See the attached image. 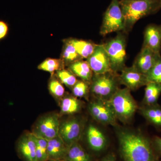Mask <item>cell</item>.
<instances>
[{"label": "cell", "mask_w": 161, "mask_h": 161, "mask_svg": "<svg viewBox=\"0 0 161 161\" xmlns=\"http://www.w3.org/2000/svg\"><path fill=\"white\" fill-rule=\"evenodd\" d=\"M142 47H148L156 53L161 51V25H148L144 32Z\"/></svg>", "instance_id": "obj_14"}, {"label": "cell", "mask_w": 161, "mask_h": 161, "mask_svg": "<svg viewBox=\"0 0 161 161\" xmlns=\"http://www.w3.org/2000/svg\"><path fill=\"white\" fill-rule=\"evenodd\" d=\"M94 75H100L112 72L109 59L103 44H97L92 55L86 59Z\"/></svg>", "instance_id": "obj_10"}, {"label": "cell", "mask_w": 161, "mask_h": 161, "mask_svg": "<svg viewBox=\"0 0 161 161\" xmlns=\"http://www.w3.org/2000/svg\"><path fill=\"white\" fill-rule=\"evenodd\" d=\"M75 47L78 54L82 59H87L93 53L97 44L86 40L75 39L67 40Z\"/></svg>", "instance_id": "obj_21"}, {"label": "cell", "mask_w": 161, "mask_h": 161, "mask_svg": "<svg viewBox=\"0 0 161 161\" xmlns=\"http://www.w3.org/2000/svg\"><path fill=\"white\" fill-rule=\"evenodd\" d=\"M48 89L51 94L57 98L63 97L65 92V90L62 83L58 79L54 78L50 80Z\"/></svg>", "instance_id": "obj_28"}, {"label": "cell", "mask_w": 161, "mask_h": 161, "mask_svg": "<svg viewBox=\"0 0 161 161\" xmlns=\"http://www.w3.org/2000/svg\"><path fill=\"white\" fill-rule=\"evenodd\" d=\"M83 130L82 122L78 119H69L60 123L59 136L69 147L75 143L78 142Z\"/></svg>", "instance_id": "obj_9"}, {"label": "cell", "mask_w": 161, "mask_h": 161, "mask_svg": "<svg viewBox=\"0 0 161 161\" xmlns=\"http://www.w3.org/2000/svg\"><path fill=\"white\" fill-rule=\"evenodd\" d=\"M72 89L73 95L76 98L86 97L89 91L88 83L82 80H78Z\"/></svg>", "instance_id": "obj_29"}, {"label": "cell", "mask_w": 161, "mask_h": 161, "mask_svg": "<svg viewBox=\"0 0 161 161\" xmlns=\"http://www.w3.org/2000/svg\"><path fill=\"white\" fill-rule=\"evenodd\" d=\"M161 94V85L149 82L146 86L142 105L150 106L158 103Z\"/></svg>", "instance_id": "obj_19"}, {"label": "cell", "mask_w": 161, "mask_h": 161, "mask_svg": "<svg viewBox=\"0 0 161 161\" xmlns=\"http://www.w3.org/2000/svg\"><path fill=\"white\" fill-rule=\"evenodd\" d=\"M9 27L6 22L0 20V40L5 39L9 32Z\"/></svg>", "instance_id": "obj_31"}, {"label": "cell", "mask_w": 161, "mask_h": 161, "mask_svg": "<svg viewBox=\"0 0 161 161\" xmlns=\"http://www.w3.org/2000/svg\"><path fill=\"white\" fill-rule=\"evenodd\" d=\"M108 101L117 119L124 123L131 120L138 108L131 91L126 87L119 88Z\"/></svg>", "instance_id": "obj_3"}, {"label": "cell", "mask_w": 161, "mask_h": 161, "mask_svg": "<svg viewBox=\"0 0 161 161\" xmlns=\"http://www.w3.org/2000/svg\"><path fill=\"white\" fill-rule=\"evenodd\" d=\"M125 20L119 0H112L104 14L100 33L103 36L114 32L125 31Z\"/></svg>", "instance_id": "obj_6"}, {"label": "cell", "mask_w": 161, "mask_h": 161, "mask_svg": "<svg viewBox=\"0 0 161 161\" xmlns=\"http://www.w3.org/2000/svg\"><path fill=\"white\" fill-rule=\"evenodd\" d=\"M160 1V8H161V0H159Z\"/></svg>", "instance_id": "obj_34"}, {"label": "cell", "mask_w": 161, "mask_h": 161, "mask_svg": "<svg viewBox=\"0 0 161 161\" xmlns=\"http://www.w3.org/2000/svg\"><path fill=\"white\" fill-rule=\"evenodd\" d=\"M141 115L150 125L161 131V106L158 103L142 105L139 109Z\"/></svg>", "instance_id": "obj_17"}, {"label": "cell", "mask_w": 161, "mask_h": 161, "mask_svg": "<svg viewBox=\"0 0 161 161\" xmlns=\"http://www.w3.org/2000/svg\"><path fill=\"white\" fill-rule=\"evenodd\" d=\"M69 68L75 76L86 82H91L93 73L86 61L78 60L69 65Z\"/></svg>", "instance_id": "obj_18"}, {"label": "cell", "mask_w": 161, "mask_h": 161, "mask_svg": "<svg viewBox=\"0 0 161 161\" xmlns=\"http://www.w3.org/2000/svg\"><path fill=\"white\" fill-rule=\"evenodd\" d=\"M60 123L57 114L45 115L37 122L32 133L37 137L49 140L59 136Z\"/></svg>", "instance_id": "obj_8"}, {"label": "cell", "mask_w": 161, "mask_h": 161, "mask_svg": "<svg viewBox=\"0 0 161 161\" xmlns=\"http://www.w3.org/2000/svg\"><path fill=\"white\" fill-rule=\"evenodd\" d=\"M146 76L148 82L161 85V56Z\"/></svg>", "instance_id": "obj_27"}, {"label": "cell", "mask_w": 161, "mask_h": 161, "mask_svg": "<svg viewBox=\"0 0 161 161\" xmlns=\"http://www.w3.org/2000/svg\"><path fill=\"white\" fill-rule=\"evenodd\" d=\"M161 56L159 53H156L148 47H142L136 58L132 66L146 75Z\"/></svg>", "instance_id": "obj_12"}, {"label": "cell", "mask_w": 161, "mask_h": 161, "mask_svg": "<svg viewBox=\"0 0 161 161\" xmlns=\"http://www.w3.org/2000/svg\"><path fill=\"white\" fill-rule=\"evenodd\" d=\"M35 137L36 142V157L37 161H48L47 140L37 137L36 136H35Z\"/></svg>", "instance_id": "obj_25"}, {"label": "cell", "mask_w": 161, "mask_h": 161, "mask_svg": "<svg viewBox=\"0 0 161 161\" xmlns=\"http://www.w3.org/2000/svg\"><path fill=\"white\" fill-rule=\"evenodd\" d=\"M152 143L153 149L158 156L161 157V137L155 136L152 139Z\"/></svg>", "instance_id": "obj_30"}, {"label": "cell", "mask_w": 161, "mask_h": 161, "mask_svg": "<svg viewBox=\"0 0 161 161\" xmlns=\"http://www.w3.org/2000/svg\"><path fill=\"white\" fill-rule=\"evenodd\" d=\"M120 84L117 73L109 72L94 75L90 82V89L96 98L109 100Z\"/></svg>", "instance_id": "obj_4"}, {"label": "cell", "mask_w": 161, "mask_h": 161, "mask_svg": "<svg viewBox=\"0 0 161 161\" xmlns=\"http://www.w3.org/2000/svg\"><path fill=\"white\" fill-rule=\"evenodd\" d=\"M19 155L25 161H37L36 157V142L32 133L22 136L17 143Z\"/></svg>", "instance_id": "obj_13"}, {"label": "cell", "mask_w": 161, "mask_h": 161, "mask_svg": "<svg viewBox=\"0 0 161 161\" xmlns=\"http://www.w3.org/2000/svg\"><path fill=\"white\" fill-rule=\"evenodd\" d=\"M68 148L59 136L47 141L48 161L64 159Z\"/></svg>", "instance_id": "obj_16"}, {"label": "cell", "mask_w": 161, "mask_h": 161, "mask_svg": "<svg viewBox=\"0 0 161 161\" xmlns=\"http://www.w3.org/2000/svg\"><path fill=\"white\" fill-rule=\"evenodd\" d=\"M86 138L90 149L95 152H101L106 148L107 139L105 136L93 125H90L88 127Z\"/></svg>", "instance_id": "obj_15"}, {"label": "cell", "mask_w": 161, "mask_h": 161, "mask_svg": "<svg viewBox=\"0 0 161 161\" xmlns=\"http://www.w3.org/2000/svg\"><path fill=\"white\" fill-rule=\"evenodd\" d=\"M56 75L61 83L69 88H72L78 80L76 76L69 70H68L63 69L59 70L57 71Z\"/></svg>", "instance_id": "obj_26"}, {"label": "cell", "mask_w": 161, "mask_h": 161, "mask_svg": "<svg viewBox=\"0 0 161 161\" xmlns=\"http://www.w3.org/2000/svg\"><path fill=\"white\" fill-rule=\"evenodd\" d=\"M119 75L120 84L125 86L130 91H135L148 83L147 76L141 73L133 66L125 68Z\"/></svg>", "instance_id": "obj_11"}, {"label": "cell", "mask_w": 161, "mask_h": 161, "mask_svg": "<svg viewBox=\"0 0 161 161\" xmlns=\"http://www.w3.org/2000/svg\"><path fill=\"white\" fill-rule=\"evenodd\" d=\"M125 20V31L131 30L139 20L160 8L159 0H119Z\"/></svg>", "instance_id": "obj_2"}, {"label": "cell", "mask_w": 161, "mask_h": 161, "mask_svg": "<svg viewBox=\"0 0 161 161\" xmlns=\"http://www.w3.org/2000/svg\"><path fill=\"white\" fill-rule=\"evenodd\" d=\"M65 161H92V158L78 142L68 148L64 159Z\"/></svg>", "instance_id": "obj_20"}, {"label": "cell", "mask_w": 161, "mask_h": 161, "mask_svg": "<svg viewBox=\"0 0 161 161\" xmlns=\"http://www.w3.org/2000/svg\"><path fill=\"white\" fill-rule=\"evenodd\" d=\"M65 161L64 160H56V161Z\"/></svg>", "instance_id": "obj_33"}, {"label": "cell", "mask_w": 161, "mask_h": 161, "mask_svg": "<svg viewBox=\"0 0 161 161\" xmlns=\"http://www.w3.org/2000/svg\"><path fill=\"white\" fill-rule=\"evenodd\" d=\"M117 135L123 161H159L151 140L142 133L120 129Z\"/></svg>", "instance_id": "obj_1"}, {"label": "cell", "mask_w": 161, "mask_h": 161, "mask_svg": "<svg viewBox=\"0 0 161 161\" xmlns=\"http://www.w3.org/2000/svg\"><path fill=\"white\" fill-rule=\"evenodd\" d=\"M61 58V60L63 61L64 64H68L69 65L82 59L78 54L74 47L68 40L65 42Z\"/></svg>", "instance_id": "obj_23"}, {"label": "cell", "mask_w": 161, "mask_h": 161, "mask_svg": "<svg viewBox=\"0 0 161 161\" xmlns=\"http://www.w3.org/2000/svg\"><path fill=\"white\" fill-rule=\"evenodd\" d=\"M81 102L73 96L64 97L60 103V113L62 115H72L80 111Z\"/></svg>", "instance_id": "obj_22"}, {"label": "cell", "mask_w": 161, "mask_h": 161, "mask_svg": "<svg viewBox=\"0 0 161 161\" xmlns=\"http://www.w3.org/2000/svg\"><path fill=\"white\" fill-rule=\"evenodd\" d=\"M88 109L93 118L99 123L103 125H116L117 118L109 101L96 98L89 104Z\"/></svg>", "instance_id": "obj_7"}, {"label": "cell", "mask_w": 161, "mask_h": 161, "mask_svg": "<svg viewBox=\"0 0 161 161\" xmlns=\"http://www.w3.org/2000/svg\"><path fill=\"white\" fill-rule=\"evenodd\" d=\"M126 44L125 36L120 32L103 44L108 56L111 70L114 73L120 72L125 67Z\"/></svg>", "instance_id": "obj_5"}, {"label": "cell", "mask_w": 161, "mask_h": 161, "mask_svg": "<svg viewBox=\"0 0 161 161\" xmlns=\"http://www.w3.org/2000/svg\"><path fill=\"white\" fill-rule=\"evenodd\" d=\"M64 62L59 59L48 58L43 61L38 66L40 70L49 72L52 75L59 70L62 69Z\"/></svg>", "instance_id": "obj_24"}, {"label": "cell", "mask_w": 161, "mask_h": 161, "mask_svg": "<svg viewBox=\"0 0 161 161\" xmlns=\"http://www.w3.org/2000/svg\"><path fill=\"white\" fill-rule=\"evenodd\" d=\"M100 161H116V158L113 153H110L105 156Z\"/></svg>", "instance_id": "obj_32"}]
</instances>
